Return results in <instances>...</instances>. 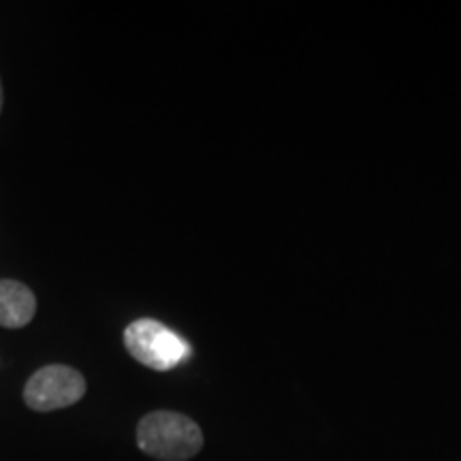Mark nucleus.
<instances>
[{
  "label": "nucleus",
  "instance_id": "f257e3e1",
  "mask_svg": "<svg viewBox=\"0 0 461 461\" xmlns=\"http://www.w3.org/2000/svg\"><path fill=\"white\" fill-rule=\"evenodd\" d=\"M137 445L154 459L186 461L203 447V431L186 414L157 411L137 425Z\"/></svg>",
  "mask_w": 461,
  "mask_h": 461
},
{
  "label": "nucleus",
  "instance_id": "f03ea898",
  "mask_svg": "<svg viewBox=\"0 0 461 461\" xmlns=\"http://www.w3.org/2000/svg\"><path fill=\"white\" fill-rule=\"evenodd\" d=\"M124 346L132 359L157 372L173 370L190 357L186 339L154 319L132 321L124 331Z\"/></svg>",
  "mask_w": 461,
  "mask_h": 461
},
{
  "label": "nucleus",
  "instance_id": "7ed1b4c3",
  "mask_svg": "<svg viewBox=\"0 0 461 461\" xmlns=\"http://www.w3.org/2000/svg\"><path fill=\"white\" fill-rule=\"evenodd\" d=\"M86 395V380L75 367L45 366L28 378L24 402L31 411L54 412L77 403Z\"/></svg>",
  "mask_w": 461,
  "mask_h": 461
},
{
  "label": "nucleus",
  "instance_id": "20e7f679",
  "mask_svg": "<svg viewBox=\"0 0 461 461\" xmlns=\"http://www.w3.org/2000/svg\"><path fill=\"white\" fill-rule=\"evenodd\" d=\"M37 312V297L17 280H0V327L20 330Z\"/></svg>",
  "mask_w": 461,
  "mask_h": 461
},
{
  "label": "nucleus",
  "instance_id": "39448f33",
  "mask_svg": "<svg viewBox=\"0 0 461 461\" xmlns=\"http://www.w3.org/2000/svg\"><path fill=\"white\" fill-rule=\"evenodd\" d=\"M0 112H3V84H0Z\"/></svg>",
  "mask_w": 461,
  "mask_h": 461
}]
</instances>
